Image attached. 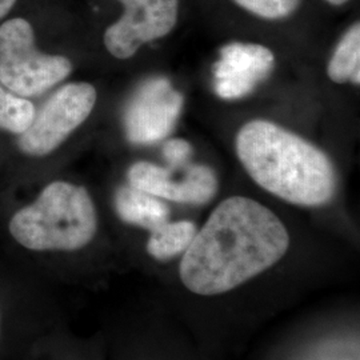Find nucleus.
Listing matches in <instances>:
<instances>
[{
    "instance_id": "f257e3e1",
    "label": "nucleus",
    "mask_w": 360,
    "mask_h": 360,
    "mask_svg": "<svg viewBox=\"0 0 360 360\" xmlns=\"http://www.w3.org/2000/svg\"><path fill=\"white\" fill-rule=\"evenodd\" d=\"M283 218L245 195L220 200L155 291L210 360L240 355L263 328L309 296L338 285L291 266Z\"/></svg>"
},
{
    "instance_id": "f03ea898",
    "label": "nucleus",
    "mask_w": 360,
    "mask_h": 360,
    "mask_svg": "<svg viewBox=\"0 0 360 360\" xmlns=\"http://www.w3.org/2000/svg\"><path fill=\"white\" fill-rule=\"evenodd\" d=\"M236 155L260 188L300 208H324L338 195L339 180L328 155L270 120L255 119L238 131Z\"/></svg>"
},
{
    "instance_id": "7ed1b4c3",
    "label": "nucleus",
    "mask_w": 360,
    "mask_h": 360,
    "mask_svg": "<svg viewBox=\"0 0 360 360\" xmlns=\"http://www.w3.org/2000/svg\"><path fill=\"white\" fill-rule=\"evenodd\" d=\"M10 233L31 251L77 252L99 231L98 210L90 193L70 181H52L34 203L10 220Z\"/></svg>"
},
{
    "instance_id": "20e7f679",
    "label": "nucleus",
    "mask_w": 360,
    "mask_h": 360,
    "mask_svg": "<svg viewBox=\"0 0 360 360\" xmlns=\"http://www.w3.org/2000/svg\"><path fill=\"white\" fill-rule=\"evenodd\" d=\"M72 72L60 55H47L35 46L34 28L15 18L0 26V83L20 98L44 94Z\"/></svg>"
},
{
    "instance_id": "39448f33",
    "label": "nucleus",
    "mask_w": 360,
    "mask_h": 360,
    "mask_svg": "<svg viewBox=\"0 0 360 360\" xmlns=\"http://www.w3.org/2000/svg\"><path fill=\"white\" fill-rule=\"evenodd\" d=\"M98 94L89 83L60 87L41 105L31 126L20 134L19 148L31 156L55 151L91 115Z\"/></svg>"
},
{
    "instance_id": "423d86ee",
    "label": "nucleus",
    "mask_w": 360,
    "mask_h": 360,
    "mask_svg": "<svg viewBox=\"0 0 360 360\" xmlns=\"http://www.w3.org/2000/svg\"><path fill=\"white\" fill-rule=\"evenodd\" d=\"M184 104L179 91L167 77L144 80L126 104L123 127L126 138L134 144H153L166 139L174 131Z\"/></svg>"
},
{
    "instance_id": "0eeeda50",
    "label": "nucleus",
    "mask_w": 360,
    "mask_h": 360,
    "mask_svg": "<svg viewBox=\"0 0 360 360\" xmlns=\"http://www.w3.org/2000/svg\"><path fill=\"white\" fill-rule=\"evenodd\" d=\"M127 184L167 203L184 206H206L219 191L215 171L205 165L165 168L151 162H136L127 171Z\"/></svg>"
},
{
    "instance_id": "6e6552de",
    "label": "nucleus",
    "mask_w": 360,
    "mask_h": 360,
    "mask_svg": "<svg viewBox=\"0 0 360 360\" xmlns=\"http://www.w3.org/2000/svg\"><path fill=\"white\" fill-rule=\"evenodd\" d=\"M119 1L124 13L104 32V46L117 59H129L143 44L165 38L176 26L179 0Z\"/></svg>"
},
{
    "instance_id": "1a4fd4ad",
    "label": "nucleus",
    "mask_w": 360,
    "mask_h": 360,
    "mask_svg": "<svg viewBox=\"0 0 360 360\" xmlns=\"http://www.w3.org/2000/svg\"><path fill=\"white\" fill-rule=\"evenodd\" d=\"M129 360L210 359L154 290L138 316L136 349Z\"/></svg>"
},
{
    "instance_id": "9d476101",
    "label": "nucleus",
    "mask_w": 360,
    "mask_h": 360,
    "mask_svg": "<svg viewBox=\"0 0 360 360\" xmlns=\"http://www.w3.org/2000/svg\"><path fill=\"white\" fill-rule=\"evenodd\" d=\"M275 56L266 46L233 41L223 46L212 67L214 90L220 99H242L270 77Z\"/></svg>"
},
{
    "instance_id": "9b49d317",
    "label": "nucleus",
    "mask_w": 360,
    "mask_h": 360,
    "mask_svg": "<svg viewBox=\"0 0 360 360\" xmlns=\"http://www.w3.org/2000/svg\"><path fill=\"white\" fill-rule=\"evenodd\" d=\"M112 206L122 223L144 230L147 233L171 219V208L167 202L129 184L120 186L116 190Z\"/></svg>"
},
{
    "instance_id": "f8f14e48",
    "label": "nucleus",
    "mask_w": 360,
    "mask_h": 360,
    "mask_svg": "<svg viewBox=\"0 0 360 360\" xmlns=\"http://www.w3.org/2000/svg\"><path fill=\"white\" fill-rule=\"evenodd\" d=\"M198 229L199 226L190 219H169L154 231L148 232L144 245L146 255L156 266L168 270L188 250Z\"/></svg>"
},
{
    "instance_id": "ddd939ff",
    "label": "nucleus",
    "mask_w": 360,
    "mask_h": 360,
    "mask_svg": "<svg viewBox=\"0 0 360 360\" xmlns=\"http://www.w3.org/2000/svg\"><path fill=\"white\" fill-rule=\"evenodd\" d=\"M327 74L335 83L343 84L351 82L352 84L359 86L360 26L358 22L349 27L339 40L328 62Z\"/></svg>"
},
{
    "instance_id": "4468645a",
    "label": "nucleus",
    "mask_w": 360,
    "mask_h": 360,
    "mask_svg": "<svg viewBox=\"0 0 360 360\" xmlns=\"http://www.w3.org/2000/svg\"><path fill=\"white\" fill-rule=\"evenodd\" d=\"M35 112V105L26 98L7 92L0 86V129L20 135L31 126Z\"/></svg>"
},
{
    "instance_id": "2eb2a0df",
    "label": "nucleus",
    "mask_w": 360,
    "mask_h": 360,
    "mask_svg": "<svg viewBox=\"0 0 360 360\" xmlns=\"http://www.w3.org/2000/svg\"><path fill=\"white\" fill-rule=\"evenodd\" d=\"M245 11L262 19L281 20L291 16L300 6L302 0H233Z\"/></svg>"
},
{
    "instance_id": "dca6fc26",
    "label": "nucleus",
    "mask_w": 360,
    "mask_h": 360,
    "mask_svg": "<svg viewBox=\"0 0 360 360\" xmlns=\"http://www.w3.org/2000/svg\"><path fill=\"white\" fill-rule=\"evenodd\" d=\"M193 146L191 143L184 139H169L163 144L162 154L167 163L168 167L181 168L190 165V159L193 156Z\"/></svg>"
},
{
    "instance_id": "f3484780",
    "label": "nucleus",
    "mask_w": 360,
    "mask_h": 360,
    "mask_svg": "<svg viewBox=\"0 0 360 360\" xmlns=\"http://www.w3.org/2000/svg\"><path fill=\"white\" fill-rule=\"evenodd\" d=\"M15 3L16 0H0V19L8 15V13L13 10Z\"/></svg>"
},
{
    "instance_id": "a211bd4d",
    "label": "nucleus",
    "mask_w": 360,
    "mask_h": 360,
    "mask_svg": "<svg viewBox=\"0 0 360 360\" xmlns=\"http://www.w3.org/2000/svg\"><path fill=\"white\" fill-rule=\"evenodd\" d=\"M326 1H328L333 6H342V4H346L349 0H326Z\"/></svg>"
},
{
    "instance_id": "6ab92c4d",
    "label": "nucleus",
    "mask_w": 360,
    "mask_h": 360,
    "mask_svg": "<svg viewBox=\"0 0 360 360\" xmlns=\"http://www.w3.org/2000/svg\"><path fill=\"white\" fill-rule=\"evenodd\" d=\"M0 324H1V314H0Z\"/></svg>"
}]
</instances>
